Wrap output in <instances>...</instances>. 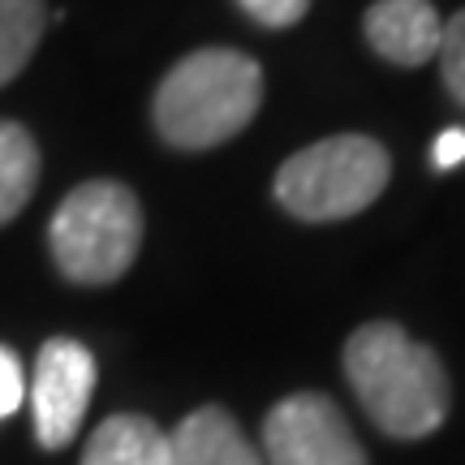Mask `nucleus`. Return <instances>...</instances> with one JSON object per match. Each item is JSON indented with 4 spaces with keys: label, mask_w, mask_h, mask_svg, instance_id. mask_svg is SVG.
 Here are the masks:
<instances>
[{
    "label": "nucleus",
    "mask_w": 465,
    "mask_h": 465,
    "mask_svg": "<svg viewBox=\"0 0 465 465\" xmlns=\"http://www.w3.org/2000/svg\"><path fill=\"white\" fill-rule=\"evenodd\" d=\"M345 375L371 422L392 440H427L449 418V371L397 323H362L345 345Z\"/></svg>",
    "instance_id": "1"
},
{
    "label": "nucleus",
    "mask_w": 465,
    "mask_h": 465,
    "mask_svg": "<svg viewBox=\"0 0 465 465\" xmlns=\"http://www.w3.org/2000/svg\"><path fill=\"white\" fill-rule=\"evenodd\" d=\"M263 104V69L246 52L199 48L182 56L155 91V130L182 151L220 147L246 130Z\"/></svg>",
    "instance_id": "2"
},
{
    "label": "nucleus",
    "mask_w": 465,
    "mask_h": 465,
    "mask_svg": "<svg viewBox=\"0 0 465 465\" xmlns=\"http://www.w3.org/2000/svg\"><path fill=\"white\" fill-rule=\"evenodd\" d=\"M392 177L388 151L366 134H336L289 155L276 173V199L289 216L323 224L366 212Z\"/></svg>",
    "instance_id": "3"
},
{
    "label": "nucleus",
    "mask_w": 465,
    "mask_h": 465,
    "mask_svg": "<svg viewBox=\"0 0 465 465\" xmlns=\"http://www.w3.org/2000/svg\"><path fill=\"white\" fill-rule=\"evenodd\" d=\"M52 254L69 281L108 284L125 276L143 242V207L130 185L86 182L69 190L52 216Z\"/></svg>",
    "instance_id": "4"
},
{
    "label": "nucleus",
    "mask_w": 465,
    "mask_h": 465,
    "mask_svg": "<svg viewBox=\"0 0 465 465\" xmlns=\"http://www.w3.org/2000/svg\"><path fill=\"white\" fill-rule=\"evenodd\" d=\"M267 465H366L358 435L323 392L284 397L263 422Z\"/></svg>",
    "instance_id": "5"
},
{
    "label": "nucleus",
    "mask_w": 465,
    "mask_h": 465,
    "mask_svg": "<svg viewBox=\"0 0 465 465\" xmlns=\"http://www.w3.org/2000/svg\"><path fill=\"white\" fill-rule=\"evenodd\" d=\"M95 358L83 341L69 336H52L35 358V380H31V414L35 435L44 449H65L74 435L83 431L86 405L95 392Z\"/></svg>",
    "instance_id": "6"
},
{
    "label": "nucleus",
    "mask_w": 465,
    "mask_h": 465,
    "mask_svg": "<svg viewBox=\"0 0 465 465\" xmlns=\"http://www.w3.org/2000/svg\"><path fill=\"white\" fill-rule=\"evenodd\" d=\"M362 31L383 61L414 69V65H427L440 52L444 22H440L431 0H375L366 9Z\"/></svg>",
    "instance_id": "7"
},
{
    "label": "nucleus",
    "mask_w": 465,
    "mask_h": 465,
    "mask_svg": "<svg viewBox=\"0 0 465 465\" xmlns=\"http://www.w3.org/2000/svg\"><path fill=\"white\" fill-rule=\"evenodd\" d=\"M168 465H263L259 449L220 405H203L168 435Z\"/></svg>",
    "instance_id": "8"
},
{
    "label": "nucleus",
    "mask_w": 465,
    "mask_h": 465,
    "mask_svg": "<svg viewBox=\"0 0 465 465\" xmlns=\"http://www.w3.org/2000/svg\"><path fill=\"white\" fill-rule=\"evenodd\" d=\"M83 465H168V435L143 414H113L86 440Z\"/></svg>",
    "instance_id": "9"
},
{
    "label": "nucleus",
    "mask_w": 465,
    "mask_h": 465,
    "mask_svg": "<svg viewBox=\"0 0 465 465\" xmlns=\"http://www.w3.org/2000/svg\"><path fill=\"white\" fill-rule=\"evenodd\" d=\"M39 182V147L35 138L14 121H0V224L31 203Z\"/></svg>",
    "instance_id": "10"
},
{
    "label": "nucleus",
    "mask_w": 465,
    "mask_h": 465,
    "mask_svg": "<svg viewBox=\"0 0 465 465\" xmlns=\"http://www.w3.org/2000/svg\"><path fill=\"white\" fill-rule=\"evenodd\" d=\"M44 22H48L44 0H0V86L26 69L31 52L39 48Z\"/></svg>",
    "instance_id": "11"
},
{
    "label": "nucleus",
    "mask_w": 465,
    "mask_h": 465,
    "mask_svg": "<svg viewBox=\"0 0 465 465\" xmlns=\"http://www.w3.org/2000/svg\"><path fill=\"white\" fill-rule=\"evenodd\" d=\"M440 74H444V86L449 95L465 108V9L452 14L444 22V35H440Z\"/></svg>",
    "instance_id": "12"
},
{
    "label": "nucleus",
    "mask_w": 465,
    "mask_h": 465,
    "mask_svg": "<svg viewBox=\"0 0 465 465\" xmlns=\"http://www.w3.org/2000/svg\"><path fill=\"white\" fill-rule=\"evenodd\" d=\"M242 9H246L259 26H272V31H281V26H293L306 17L311 9V0H237Z\"/></svg>",
    "instance_id": "13"
},
{
    "label": "nucleus",
    "mask_w": 465,
    "mask_h": 465,
    "mask_svg": "<svg viewBox=\"0 0 465 465\" xmlns=\"http://www.w3.org/2000/svg\"><path fill=\"white\" fill-rule=\"evenodd\" d=\"M26 397V375H22V358L9 345H0V422L22 410Z\"/></svg>",
    "instance_id": "14"
},
{
    "label": "nucleus",
    "mask_w": 465,
    "mask_h": 465,
    "mask_svg": "<svg viewBox=\"0 0 465 465\" xmlns=\"http://www.w3.org/2000/svg\"><path fill=\"white\" fill-rule=\"evenodd\" d=\"M431 164L440 168V173H449V168L465 164V130H444L440 138H435V147H431Z\"/></svg>",
    "instance_id": "15"
}]
</instances>
